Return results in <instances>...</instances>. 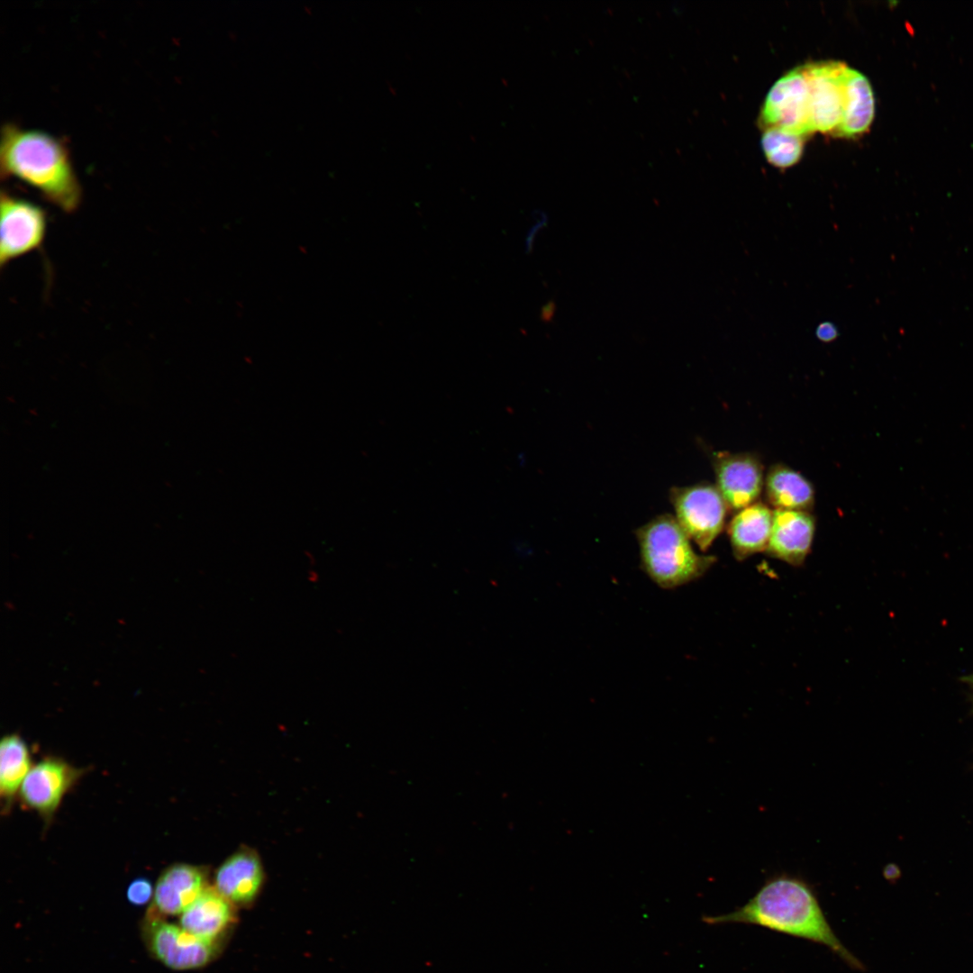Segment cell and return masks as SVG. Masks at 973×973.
Segmentation results:
<instances>
[{"label": "cell", "mask_w": 973, "mask_h": 973, "mask_svg": "<svg viewBox=\"0 0 973 973\" xmlns=\"http://www.w3.org/2000/svg\"><path fill=\"white\" fill-rule=\"evenodd\" d=\"M814 532L815 519L810 512L777 509L773 512L766 552L774 559L799 567L810 553Z\"/></svg>", "instance_id": "11"}, {"label": "cell", "mask_w": 973, "mask_h": 973, "mask_svg": "<svg viewBox=\"0 0 973 973\" xmlns=\"http://www.w3.org/2000/svg\"><path fill=\"white\" fill-rule=\"evenodd\" d=\"M765 496L777 509L810 512L814 504V490L802 474L783 465L772 466L764 481Z\"/></svg>", "instance_id": "17"}, {"label": "cell", "mask_w": 973, "mask_h": 973, "mask_svg": "<svg viewBox=\"0 0 973 973\" xmlns=\"http://www.w3.org/2000/svg\"><path fill=\"white\" fill-rule=\"evenodd\" d=\"M205 883L200 867L183 863L169 866L156 883L152 911L163 915L182 914L205 890Z\"/></svg>", "instance_id": "12"}, {"label": "cell", "mask_w": 973, "mask_h": 973, "mask_svg": "<svg viewBox=\"0 0 973 973\" xmlns=\"http://www.w3.org/2000/svg\"><path fill=\"white\" fill-rule=\"evenodd\" d=\"M2 178H15L37 190L65 213L78 209L82 188L65 142L46 132L13 123L2 126Z\"/></svg>", "instance_id": "2"}, {"label": "cell", "mask_w": 973, "mask_h": 973, "mask_svg": "<svg viewBox=\"0 0 973 973\" xmlns=\"http://www.w3.org/2000/svg\"><path fill=\"white\" fill-rule=\"evenodd\" d=\"M149 917L146 936L150 950L163 964L184 970L207 964L214 953L213 941L201 939L159 916Z\"/></svg>", "instance_id": "9"}, {"label": "cell", "mask_w": 973, "mask_h": 973, "mask_svg": "<svg viewBox=\"0 0 973 973\" xmlns=\"http://www.w3.org/2000/svg\"><path fill=\"white\" fill-rule=\"evenodd\" d=\"M0 267L38 250L47 232V214L35 203L2 191Z\"/></svg>", "instance_id": "5"}, {"label": "cell", "mask_w": 973, "mask_h": 973, "mask_svg": "<svg viewBox=\"0 0 973 973\" xmlns=\"http://www.w3.org/2000/svg\"><path fill=\"white\" fill-rule=\"evenodd\" d=\"M676 520L702 551H706L722 532L727 505L716 486L696 484L670 490Z\"/></svg>", "instance_id": "4"}, {"label": "cell", "mask_w": 973, "mask_h": 973, "mask_svg": "<svg viewBox=\"0 0 973 973\" xmlns=\"http://www.w3.org/2000/svg\"><path fill=\"white\" fill-rule=\"evenodd\" d=\"M263 880L258 855L242 850L227 859L217 869L215 889L228 901L247 904L257 896Z\"/></svg>", "instance_id": "13"}, {"label": "cell", "mask_w": 973, "mask_h": 973, "mask_svg": "<svg viewBox=\"0 0 973 973\" xmlns=\"http://www.w3.org/2000/svg\"><path fill=\"white\" fill-rule=\"evenodd\" d=\"M538 214H539V215H536V218L538 220L537 224L533 225V227L531 229V231H530V232H529V234L527 236V239H526V250H527V252H530L531 250H532L533 239H534L536 233L538 232L540 228H541L542 225H544L545 223L547 222V217H546L545 214H542V212L538 211Z\"/></svg>", "instance_id": "22"}, {"label": "cell", "mask_w": 973, "mask_h": 973, "mask_svg": "<svg viewBox=\"0 0 973 973\" xmlns=\"http://www.w3.org/2000/svg\"><path fill=\"white\" fill-rule=\"evenodd\" d=\"M31 768V756L25 741L14 733L3 737L0 743V795L7 808Z\"/></svg>", "instance_id": "18"}, {"label": "cell", "mask_w": 973, "mask_h": 973, "mask_svg": "<svg viewBox=\"0 0 973 973\" xmlns=\"http://www.w3.org/2000/svg\"><path fill=\"white\" fill-rule=\"evenodd\" d=\"M82 772L61 759L45 758L32 767L23 780L21 801L49 821Z\"/></svg>", "instance_id": "8"}, {"label": "cell", "mask_w": 973, "mask_h": 973, "mask_svg": "<svg viewBox=\"0 0 973 973\" xmlns=\"http://www.w3.org/2000/svg\"><path fill=\"white\" fill-rule=\"evenodd\" d=\"M772 521L773 511L761 503L756 502L736 513L728 524L727 532L737 560L766 551Z\"/></svg>", "instance_id": "14"}, {"label": "cell", "mask_w": 973, "mask_h": 973, "mask_svg": "<svg viewBox=\"0 0 973 973\" xmlns=\"http://www.w3.org/2000/svg\"><path fill=\"white\" fill-rule=\"evenodd\" d=\"M875 116V96L868 79L848 67L841 124L834 137L857 138L866 133Z\"/></svg>", "instance_id": "15"}, {"label": "cell", "mask_w": 973, "mask_h": 973, "mask_svg": "<svg viewBox=\"0 0 973 973\" xmlns=\"http://www.w3.org/2000/svg\"><path fill=\"white\" fill-rule=\"evenodd\" d=\"M702 921L710 925L753 924L810 941L827 947L851 968L864 970L834 933L813 887L796 877L771 878L744 905L728 914L704 915Z\"/></svg>", "instance_id": "1"}, {"label": "cell", "mask_w": 973, "mask_h": 973, "mask_svg": "<svg viewBox=\"0 0 973 973\" xmlns=\"http://www.w3.org/2000/svg\"><path fill=\"white\" fill-rule=\"evenodd\" d=\"M759 123L763 130L777 128L805 139L814 132L808 84L801 66L785 74L771 86Z\"/></svg>", "instance_id": "6"}, {"label": "cell", "mask_w": 973, "mask_h": 973, "mask_svg": "<svg viewBox=\"0 0 973 973\" xmlns=\"http://www.w3.org/2000/svg\"><path fill=\"white\" fill-rule=\"evenodd\" d=\"M816 338L823 342H831L839 336L838 327L832 322H823L815 329Z\"/></svg>", "instance_id": "21"}, {"label": "cell", "mask_w": 973, "mask_h": 973, "mask_svg": "<svg viewBox=\"0 0 973 973\" xmlns=\"http://www.w3.org/2000/svg\"><path fill=\"white\" fill-rule=\"evenodd\" d=\"M641 567L659 587L673 589L703 577L714 556L696 552L676 518L659 515L636 531Z\"/></svg>", "instance_id": "3"}, {"label": "cell", "mask_w": 973, "mask_h": 973, "mask_svg": "<svg viewBox=\"0 0 973 973\" xmlns=\"http://www.w3.org/2000/svg\"><path fill=\"white\" fill-rule=\"evenodd\" d=\"M961 680H962L963 682L967 683L968 685H970L971 687H973V673H971V674H969V675H968V676H965V677H963L961 678Z\"/></svg>", "instance_id": "24"}, {"label": "cell", "mask_w": 973, "mask_h": 973, "mask_svg": "<svg viewBox=\"0 0 973 973\" xmlns=\"http://www.w3.org/2000/svg\"><path fill=\"white\" fill-rule=\"evenodd\" d=\"M232 919L230 901L216 889L205 888L181 914L180 926L201 939L213 941Z\"/></svg>", "instance_id": "16"}, {"label": "cell", "mask_w": 973, "mask_h": 973, "mask_svg": "<svg viewBox=\"0 0 973 973\" xmlns=\"http://www.w3.org/2000/svg\"><path fill=\"white\" fill-rule=\"evenodd\" d=\"M555 312V303L553 301L548 302L541 311V320L542 322L549 323L551 321Z\"/></svg>", "instance_id": "23"}, {"label": "cell", "mask_w": 973, "mask_h": 973, "mask_svg": "<svg viewBox=\"0 0 973 973\" xmlns=\"http://www.w3.org/2000/svg\"><path fill=\"white\" fill-rule=\"evenodd\" d=\"M713 461L716 487L728 508L740 511L756 503L765 481L763 466L756 455L719 452Z\"/></svg>", "instance_id": "10"}, {"label": "cell", "mask_w": 973, "mask_h": 973, "mask_svg": "<svg viewBox=\"0 0 973 973\" xmlns=\"http://www.w3.org/2000/svg\"><path fill=\"white\" fill-rule=\"evenodd\" d=\"M848 67L837 60L801 66L808 84L810 114L814 132L835 135L842 118Z\"/></svg>", "instance_id": "7"}, {"label": "cell", "mask_w": 973, "mask_h": 973, "mask_svg": "<svg viewBox=\"0 0 973 973\" xmlns=\"http://www.w3.org/2000/svg\"><path fill=\"white\" fill-rule=\"evenodd\" d=\"M805 138L777 128L764 130L761 146L767 160L777 168H786L800 159Z\"/></svg>", "instance_id": "19"}, {"label": "cell", "mask_w": 973, "mask_h": 973, "mask_svg": "<svg viewBox=\"0 0 973 973\" xmlns=\"http://www.w3.org/2000/svg\"><path fill=\"white\" fill-rule=\"evenodd\" d=\"M154 895L150 882L146 878H137L128 887L126 896L130 903L135 905L147 904Z\"/></svg>", "instance_id": "20"}]
</instances>
